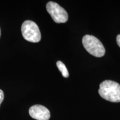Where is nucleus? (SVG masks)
<instances>
[{
	"mask_svg": "<svg viewBox=\"0 0 120 120\" xmlns=\"http://www.w3.org/2000/svg\"><path fill=\"white\" fill-rule=\"evenodd\" d=\"M98 93L101 97L112 102H120V85L113 81L106 80L100 85Z\"/></svg>",
	"mask_w": 120,
	"mask_h": 120,
	"instance_id": "f257e3e1",
	"label": "nucleus"
},
{
	"mask_svg": "<svg viewBox=\"0 0 120 120\" xmlns=\"http://www.w3.org/2000/svg\"><path fill=\"white\" fill-rule=\"evenodd\" d=\"M83 47L92 56L101 57L105 55V49L98 38L92 35H85L82 38Z\"/></svg>",
	"mask_w": 120,
	"mask_h": 120,
	"instance_id": "f03ea898",
	"label": "nucleus"
},
{
	"mask_svg": "<svg viewBox=\"0 0 120 120\" xmlns=\"http://www.w3.org/2000/svg\"><path fill=\"white\" fill-rule=\"evenodd\" d=\"M21 32L23 38L30 42H38L41 39L38 26L32 21L27 20L23 22L21 26Z\"/></svg>",
	"mask_w": 120,
	"mask_h": 120,
	"instance_id": "7ed1b4c3",
	"label": "nucleus"
},
{
	"mask_svg": "<svg viewBox=\"0 0 120 120\" xmlns=\"http://www.w3.org/2000/svg\"><path fill=\"white\" fill-rule=\"evenodd\" d=\"M46 9L53 20L56 23H65L68 20V16L67 11L57 3L49 1L46 4Z\"/></svg>",
	"mask_w": 120,
	"mask_h": 120,
	"instance_id": "20e7f679",
	"label": "nucleus"
},
{
	"mask_svg": "<svg viewBox=\"0 0 120 120\" xmlns=\"http://www.w3.org/2000/svg\"><path fill=\"white\" fill-rule=\"evenodd\" d=\"M29 114L31 117L37 120H49L51 116L49 109L40 105H35L30 107Z\"/></svg>",
	"mask_w": 120,
	"mask_h": 120,
	"instance_id": "39448f33",
	"label": "nucleus"
},
{
	"mask_svg": "<svg viewBox=\"0 0 120 120\" xmlns=\"http://www.w3.org/2000/svg\"><path fill=\"white\" fill-rule=\"evenodd\" d=\"M56 65L57 67H58V70H60V71L62 73V76L64 78L68 77L69 76V73L65 64L62 62H61V61H58L56 63Z\"/></svg>",
	"mask_w": 120,
	"mask_h": 120,
	"instance_id": "423d86ee",
	"label": "nucleus"
},
{
	"mask_svg": "<svg viewBox=\"0 0 120 120\" xmlns=\"http://www.w3.org/2000/svg\"><path fill=\"white\" fill-rule=\"evenodd\" d=\"M4 99V92L1 90H0V105H1V103L2 102L3 100Z\"/></svg>",
	"mask_w": 120,
	"mask_h": 120,
	"instance_id": "0eeeda50",
	"label": "nucleus"
},
{
	"mask_svg": "<svg viewBox=\"0 0 120 120\" xmlns=\"http://www.w3.org/2000/svg\"><path fill=\"white\" fill-rule=\"evenodd\" d=\"M116 41H117V43L118 45L119 46V47H120V34H118V35L117 36Z\"/></svg>",
	"mask_w": 120,
	"mask_h": 120,
	"instance_id": "6e6552de",
	"label": "nucleus"
},
{
	"mask_svg": "<svg viewBox=\"0 0 120 120\" xmlns=\"http://www.w3.org/2000/svg\"><path fill=\"white\" fill-rule=\"evenodd\" d=\"M1 28H0V37H1Z\"/></svg>",
	"mask_w": 120,
	"mask_h": 120,
	"instance_id": "1a4fd4ad",
	"label": "nucleus"
}]
</instances>
